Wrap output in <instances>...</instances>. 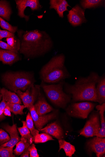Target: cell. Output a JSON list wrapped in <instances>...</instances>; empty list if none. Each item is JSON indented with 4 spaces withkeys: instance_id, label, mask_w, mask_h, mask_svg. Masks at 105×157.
Listing matches in <instances>:
<instances>
[{
    "instance_id": "b9f144b4",
    "label": "cell",
    "mask_w": 105,
    "mask_h": 157,
    "mask_svg": "<svg viewBox=\"0 0 105 157\" xmlns=\"http://www.w3.org/2000/svg\"><path fill=\"white\" fill-rule=\"evenodd\" d=\"M0 157H1V156H0Z\"/></svg>"
},
{
    "instance_id": "603a6c76",
    "label": "cell",
    "mask_w": 105,
    "mask_h": 157,
    "mask_svg": "<svg viewBox=\"0 0 105 157\" xmlns=\"http://www.w3.org/2000/svg\"><path fill=\"white\" fill-rule=\"evenodd\" d=\"M22 122L23 124L22 127L18 128V130L22 136L21 138L27 139L31 145L34 141V138L27 126L26 121H22Z\"/></svg>"
},
{
    "instance_id": "1f68e13d",
    "label": "cell",
    "mask_w": 105,
    "mask_h": 157,
    "mask_svg": "<svg viewBox=\"0 0 105 157\" xmlns=\"http://www.w3.org/2000/svg\"><path fill=\"white\" fill-rule=\"evenodd\" d=\"M10 140L9 135L4 130L0 129V146L6 143Z\"/></svg>"
},
{
    "instance_id": "8992f818",
    "label": "cell",
    "mask_w": 105,
    "mask_h": 157,
    "mask_svg": "<svg viewBox=\"0 0 105 157\" xmlns=\"http://www.w3.org/2000/svg\"><path fill=\"white\" fill-rule=\"evenodd\" d=\"M95 104L89 102L73 103L67 108V111L70 116L86 119L94 109Z\"/></svg>"
},
{
    "instance_id": "277c9868",
    "label": "cell",
    "mask_w": 105,
    "mask_h": 157,
    "mask_svg": "<svg viewBox=\"0 0 105 157\" xmlns=\"http://www.w3.org/2000/svg\"><path fill=\"white\" fill-rule=\"evenodd\" d=\"M2 80L10 90L25 91L34 84L33 76L25 72L7 73L2 76Z\"/></svg>"
},
{
    "instance_id": "4316f807",
    "label": "cell",
    "mask_w": 105,
    "mask_h": 157,
    "mask_svg": "<svg viewBox=\"0 0 105 157\" xmlns=\"http://www.w3.org/2000/svg\"><path fill=\"white\" fill-rule=\"evenodd\" d=\"M35 144L43 143L49 140H54L52 137L49 134L43 133L37 134L34 138Z\"/></svg>"
},
{
    "instance_id": "d6986e66",
    "label": "cell",
    "mask_w": 105,
    "mask_h": 157,
    "mask_svg": "<svg viewBox=\"0 0 105 157\" xmlns=\"http://www.w3.org/2000/svg\"><path fill=\"white\" fill-rule=\"evenodd\" d=\"M96 109L99 111L101 121V127L100 129L96 136L100 138L105 137V121L104 117V112L105 110V103H103L96 106Z\"/></svg>"
},
{
    "instance_id": "52a82bcc",
    "label": "cell",
    "mask_w": 105,
    "mask_h": 157,
    "mask_svg": "<svg viewBox=\"0 0 105 157\" xmlns=\"http://www.w3.org/2000/svg\"><path fill=\"white\" fill-rule=\"evenodd\" d=\"M15 93L17 94L24 105L28 109L34 105L36 100L40 95L39 86H34V84L29 87L25 92L18 90Z\"/></svg>"
},
{
    "instance_id": "836d02e7",
    "label": "cell",
    "mask_w": 105,
    "mask_h": 157,
    "mask_svg": "<svg viewBox=\"0 0 105 157\" xmlns=\"http://www.w3.org/2000/svg\"><path fill=\"white\" fill-rule=\"evenodd\" d=\"M29 154L30 157H39L37 149L35 144H33L29 147Z\"/></svg>"
},
{
    "instance_id": "cb8c5ba5",
    "label": "cell",
    "mask_w": 105,
    "mask_h": 157,
    "mask_svg": "<svg viewBox=\"0 0 105 157\" xmlns=\"http://www.w3.org/2000/svg\"><path fill=\"white\" fill-rule=\"evenodd\" d=\"M30 145L27 139L21 138L20 141L16 144V147L14 151V153L17 155H20Z\"/></svg>"
},
{
    "instance_id": "8d00e7d4",
    "label": "cell",
    "mask_w": 105,
    "mask_h": 157,
    "mask_svg": "<svg viewBox=\"0 0 105 157\" xmlns=\"http://www.w3.org/2000/svg\"><path fill=\"white\" fill-rule=\"evenodd\" d=\"M4 114L5 116H6L9 117L11 116V111L10 108L7 105L4 110Z\"/></svg>"
},
{
    "instance_id": "2e32d148",
    "label": "cell",
    "mask_w": 105,
    "mask_h": 157,
    "mask_svg": "<svg viewBox=\"0 0 105 157\" xmlns=\"http://www.w3.org/2000/svg\"><path fill=\"white\" fill-rule=\"evenodd\" d=\"M50 9H54L56 11L59 17L63 18L64 13L68 11L67 7H71L66 0H51Z\"/></svg>"
},
{
    "instance_id": "6da1fadb",
    "label": "cell",
    "mask_w": 105,
    "mask_h": 157,
    "mask_svg": "<svg viewBox=\"0 0 105 157\" xmlns=\"http://www.w3.org/2000/svg\"><path fill=\"white\" fill-rule=\"evenodd\" d=\"M17 32L20 42V52L26 58L42 56L53 47L52 40L46 32L35 30L29 31L20 30Z\"/></svg>"
},
{
    "instance_id": "f1b7e54d",
    "label": "cell",
    "mask_w": 105,
    "mask_h": 157,
    "mask_svg": "<svg viewBox=\"0 0 105 157\" xmlns=\"http://www.w3.org/2000/svg\"><path fill=\"white\" fill-rule=\"evenodd\" d=\"M6 41L7 44L14 49L19 51L20 48V42L19 39L16 37H10L6 38Z\"/></svg>"
},
{
    "instance_id": "ab89813d",
    "label": "cell",
    "mask_w": 105,
    "mask_h": 157,
    "mask_svg": "<svg viewBox=\"0 0 105 157\" xmlns=\"http://www.w3.org/2000/svg\"><path fill=\"white\" fill-rule=\"evenodd\" d=\"M4 110H0V119H4L5 118L4 114Z\"/></svg>"
},
{
    "instance_id": "4dcf8cb0",
    "label": "cell",
    "mask_w": 105,
    "mask_h": 157,
    "mask_svg": "<svg viewBox=\"0 0 105 157\" xmlns=\"http://www.w3.org/2000/svg\"><path fill=\"white\" fill-rule=\"evenodd\" d=\"M39 131L50 135L58 140L62 139L63 137L54 131L48 125L42 128Z\"/></svg>"
},
{
    "instance_id": "9c48e42d",
    "label": "cell",
    "mask_w": 105,
    "mask_h": 157,
    "mask_svg": "<svg viewBox=\"0 0 105 157\" xmlns=\"http://www.w3.org/2000/svg\"><path fill=\"white\" fill-rule=\"evenodd\" d=\"M85 10L77 5L70 10L67 15L68 21L74 27L81 25L87 22L85 15Z\"/></svg>"
},
{
    "instance_id": "484cf974",
    "label": "cell",
    "mask_w": 105,
    "mask_h": 157,
    "mask_svg": "<svg viewBox=\"0 0 105 157\" xmlns=\"http://www.w3.org/2000/svg\"><path fill=\"white\" fill-rule=\"evenodd\" d=\"M26 122L27 128L30 131L31 135L34 138L37 134L39 133V131L35 129L34 125V121L31 113L29 112H28L27 114Z\"/></svg>"
},
{
    "instance_id": "44dd1931",
    "label": "cell",
    "mask_w": 105,
    "mask_h": 157,
    "mask_svg": "<svg viewBox=\"0 0 105 157\" xmlns=\"http://www.w3.org/2000/svg\"><path fill=\"white\" fill-rule=\"evenodd\" d=\"M11 13L9 4L6 1H0V17L9 21Z\"/></svg>"
},
{
    "instance_id": "60d3db41",
    "label": "cell",
    "mask_w": 105,
    "mask_h": 157,
    "mask_svg": "<svg viewBox=\"0 0 105 157\" xmlns=\"http://www.w3.org/2000/svg\"><path fill=\"white\" fill-rule=\"evenodd\" d=\"M2 95L1 94H0V101H1L2 98Z\"/></svg>"
},
{
    "instance_id": "ba28073f",
    "label": "cell",
    "mask_w": 105,
    "mask_h": 157,
    "mask_svg": "<svg viewBox=\"0 0 105 157\" xmlns=\"http://www.w3.org/2000/svg\"><path fill=\"white\" fill-rule=\"evenodd\" d=\"M100 128L99 114L94 113L86 122L80 134L86 137L96 136Z\"/></svg>"
},
{
    "instance_id": "9a60e30c",
    "label": "cell",
    "mask_w": 105,
    "mask_h": 157,
    "mask_svg": "<svg viewBox=\"0 0 105 157\" xmlns=\"http://www.w3.org/2000/svg\"><path fill=\"white\" fill-rule=\"evenodd\" d=\"M35 109L39 116L48 113L53 110V108L47 102L44 97L40 95L37 102L34 105Z\"/></svg>"
},
{
    "instance_id": "d4e9b609",
    "label": "cell",
    "mask_w": 105,
    "mask_h": 157,
    "mask_svg": "<svg viewBox=\"0 0 105 157\" xmlns=\"http://www.w3.org/2000/svg\"><path fill=\"white\" fill-rule=\"evenodd\" d=\"M6 105L9 107L11 112L15 115H23V110L25 108H26L25 105H21V104H18L7 102Z\"/></svg>"
},
{
    "instance_id": "74e56055",
    "label": "cell",
    "mask_w": 105,
    "mask_h": 157,
    "mask_svg": "<svg viewBox=\"0 0 105 157\" xmlns=\"http://www.w3.org/2000/svg\"><path fill=\"white\" fill-rule=\"evenodd\" d=\"M30 147V146H29ZM29 147L27 148L22 153L21 155V157H29Z\"/></svg>"
},
{
    "instance_id": "8fae6325",
    "label": "cell",
    "mask_w": 105,
    "mask_h": 157,
    "mask_svg": "<svg viewBox=\"0 0 105 157\" xmlns=\"http://www.w3.org/2000/svg\"><path fill=\"white\" fill-rule=\"evenodd\" d=\"M29 109L36 127L39 131L42 128L45 124L50 121L55 119L56 117V112L48 114V115L39 116L35 109L34 105Z\"/></svg>"
},
{
    "instance_id": "d590c367",
    "label": "cell",
    "mask_w": 105,
    "mask_h": 157,
    "mask_svg": "<svg viewBox=\"0 0 105 157\" xmlns=\"http://www.w3.org/2000/svg\"><path fill=\"white\" fill-rule=\"evenodd\" d=\"M0 48L6 50H12L14 49L12 48L10 46L1 40H0Z\"/></svg>"
},
{
    "instance_id": "ffe728a7",
    "label": "cell",
    "mask_w": 105,
    "mask_h": 157,
    "mask_svg": "<svg viewBox=\"0 0 105 157\" xmlns=\"http://www.w3.org/2000/svg\"><path fill=\"white\" fill-rule=\"evenodd\" d=\"M58 141L59 147V151L62 149H63L67 156L72 157L76 151L75 147L70 143L62 139L59 140Z\"/></svg>"
},
{
    "instance_id": "83f0119b",
    "label": "cell",
    "mask_w": 105,
    "mask_h": 157,
    "mask_svg": "<svg viewBox=\"0 0 105 157\" xmlns=\"http://www.w3.org/2000/svg\"><path fill=\"white\" fill-rule=\"evenodd\" d=\"M0 26L3 29L6 30L13 34L17 31L18 29L17 26H12L1 17H0Z\"/></svg>"
},
{
    "instance_id": "3957f363",
    "label": "cell",
    "mask_w": 105,
    "mask_h": 157,
    "mask_svg": "<svg viewBox=\"0 0 105 157\" xmlns=\"http://www.w3.org/2000/svg\"><path fill=\"white\" fill-rule=\"evenodd\" d=\"M65 56L63 54L53 57L40 71L42 82L57 83L70 78L71 75L65 66Z\"/></svg>"
},
{
    "instance_id": "30bf717a",
    "label": "cell",
    "mask_w": 105,
    "mask_h": 157,
    "mask_svg": "<svg viewBox=\"0 0 105 157\" xmlns=\"http://www.w3.org/2000/svg\"><path fill=\"white\" fill-rule=\"evenodd\" d=\"M15 1L18 10V16L21 18H25L26 21H28L29 18V17L26 16L24 13L26 7H29L32 11L39 10L42 8L38 0H18Z\"/></svg>"
},
{
    "instance_id": "e0dca14e",
    "label": "cell",
    "mask_w": 105,
    "mask_h": 157,
    "mask_svg": "<svg viewBox=\"0 0 105 157\" xmlns=\"http://www.w3.org/2000/svg\"><path fill=\"white\" fill-rule=\"evenodd\" d=\"M97 102L101 105L105 102V75L100 76L96 86Z\"/></svg>"
},
{
    "instance_id": "7402d4cb",
    "label": "cell",
    "mask_w": 105,
    "mask_h": 157,
    "mask_svg": "<svg viewBox=\"0 0 105 157\" xmlns=\"http://www.w3.org/2000/svg\"><path fill=\"white\" fill-rule=\"evenodd\" d=\"M104 3L105 1L102 0H82L80 1L81 6L84 10L103 6Z\"/></svg>"
},
{
    "instance_id": "e575fe53",
    "label": "cell",
    "mask_w": 105,
    "mask_h": 157,
    "mask_svg": "<svg viewBox=\"0 0 105 157\" xmlns=\"http://www.w3.org/2000/svg\"><path fill=\"white\" fill-rule=\"evenodd\" d=\"M15 36L13 34L8 31L2 30L0 29V40L3 38H7Z\"/></svg>"
},
{
    "instance_id": "7c38bea8",
    "label": "cell",
    "mask_w": 105,
    "mask_h": 157,
    "mask_svg": "<svg viewBox=\"0 0 105 157\" xmlns=\"http://www.w3.org/2000/svg\"><path fill=\"white\" fill-rule=\"evenodd\" d=\"M89 149L95 152L98 157L102 156L105 153V139L96 136L88 142Z\"/></svg>"
},
{
    "instance_id": "5b68a950",
    "label": "cell",
    "mask_w": 105,
    "mask_h": 157,
    "mask_svg": "<svg viewBox=\"0 0 105 157\" xmlns=\"http://www.w3.org/2000/svg\"><path fill=\"white\" fill-rule=\"evenodd\" d=\"M65 81H61L56 84H42V88L50 101L57 106L62 108H65L71 100L70 96L63 91Z\"/></svg>"
},
{
    "instance_id": "7a4b0ae2",
    "label": "cell",
    "mask_w": 105,
    "mask_h": 157,
    "mask_svg": "<svg viewBox=\"0 0 105 157\" xmlns=\"http://www.w3.org/2000/svg\"><path fill=\"white\" fill-rule=\"evenodd\" d=\"M99 78L98 73L92 72L86 77H80L73 85L65 82L64 85L73 101L97 102L96 86Z\"/></svg>"
},
{
    "instance_id": "ac0fdd59",
    "label": "cell",
    "mask_w": 105,
    "mask_h": 157,
    "mask_svg": "<svg viewBox=\"0 0 105 157\" xmlns=\"http://www.w3.org/2000/svg\"><path fill=\"white\" fill-rule=\"evenodd\" d=\"M0 93L2 95L3 99L7 102L22 104L21 99L15 93L12 92L4 88L0 90Z\"/></svg>"
},
{
    "instance_id": "d6a6232c",
    "label": "cell",
    "mask_w": 105,
    "mask_h": 157,
    "mask_svg": "<svg viewBox=\"0 0 105 157\" xmlns=\"http://www.w3.org/2000/svg\"><path fill=\"white\" fill-rule=\"evenodd\" d=\"M54 131L63 137V132L60 126L56 122L52 123L48 125Z\"/></svg>"
},
{
    "instance_id": "f546056e",
    "label": "cell",
    "mask_w": 105,
    "mask_h": 157,
    "mask_svg": "<svg viewBox=\"0 0 105 157\" xmlns=\"http://www.w3.org/2000/svg\"><path fill=\"white\" fill-rule=\"evenodd\" d=\"M13 147H2L0 146V156L2 157H13Z\"/></svg>"
},
{
    "instance_id": "4fadbf2b",
    "label": "cell",
    "mask_w": 105,
    "mask_h": 157,
    "mask_svg": "<svg viewBox=\"0 0 105 157\" xmlns=\"http://www.w3.org/2000/svg\"><path fill=\"white\" fill-rule=\"evenodd\" d=\"M18 51L16 49L6 50L0 49V61L11 65L20 60Z\"/></svg>"
},
{
    "instance_id": "5bb4252c",
    "label": "cell",
    "mask_w": 105,
    "mask_h": 157,
    "mask_svg": "<svg viewBox=\"0 0 105 157\" xmlns=\"http://www.w3.org/2000/svg\"><path fill=\"white\" fill-rule=\"evenodd\" d=\"M3 127L10 135V140L6 143L1 145L2 147H14L20 140L19 136L17 126L16 124L11 126L8 124L5 125Z\"/></svg>"
},
{
    "instance_id": "f35d334b",
    "label": "cell",
    "mask_w": 105,
    "mask_h": 157,
    "mask_svg": "<svg viewBox=\"0 0 105 157\" xmlns=\"http://www.w3.org/2000/svg\"><path fill=\"white\" fill-rule=\"evenodd\" d=\"M7 102L3 99L2 101L0 103V110H4L6 106Z\"/></svg>"
}]
</instances>
